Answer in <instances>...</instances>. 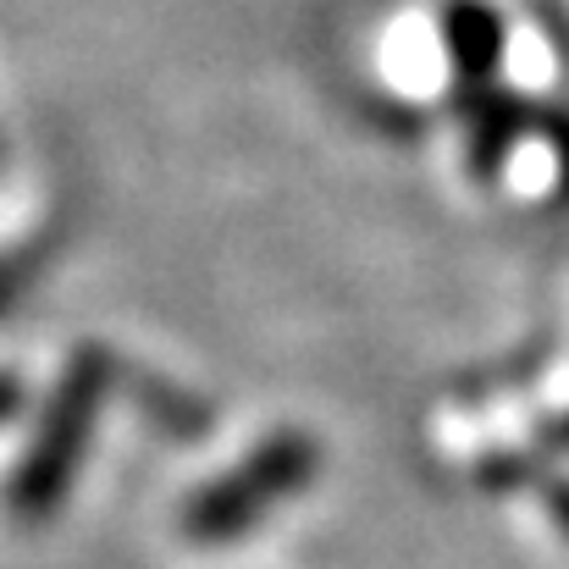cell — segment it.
Wrapping results in <instances>:
<instances>
[{
  "label": "cell",
  "instance_id": "obj_3",
  "mask_svg": "<svg viewBox=\"0 0 569 569\" xmlns=\"http://www.w3.org/2000/svg\"><path fill=\"white\" fill-rule=\"evenodd\" d=\"M448 50H453L465 83L481 89V72L503 56V22H498L481 0H459V6L448 11Z\"/></svg>",
  "mask_w": 569,
  "mask_h": 569
},
{
  "label": "cell",
  "instance_id": "obj_2",
  "mask_svg": "<svg viewBox=\"0 0 569 569\" xmlns=\"http://www.w3.org/2000/svg\"><path fill=\"white\" fill-rule=\"evenodd\" d=\"M106 398V355L100 349H78L67 377L56 387L44 420H39V437L33 448L22 453L11 487H6V503L17 520H50L61 503H67V487L83 465V448H89V426H94V409Z\"/></svg>",
  "mask_w": 569,
  "mask_h": 569
},
{
  "label": "cell",
  "instance_id": "obj_1",
  "mask_svg": "<svg viewBox=\"0 0 569 569\" xmlns=\"http://www.w3.org/2000/svg\"><path fill=\"white\" fill-rule=\"evenodd\" d=\"M316 465H321V453H316V442L305 431H271V437H260V448L243 465H232L227 476H216V481H204L193 492L183 503V515H178V526L199 548L238 542L277 503H288L316 476Z\"/></svg>",
  "mask_w": 569,
  "mask_h": 569
},
{
  "label": "cell",
  "instance_id": "obj_4",
  "mask_svg": "<svg viewBox=\"0 0 569 569\" xmlns=\"http://www.w3.org/2000/svg\"><path fill=\"white\" fill-rule=\"evenodd\" d=\"M17 403H22V387L0 377V420H6V415H17Z\"/></svg>",
  "mask_w": 569,
  "mask_h": 569
}]
</instances>
